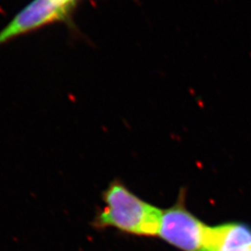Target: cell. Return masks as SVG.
Returning a JSON list of instances; mask_svg holds the SVG:
<instances>
[{
  "label": "cell",
  "instance_id": "1",
  "mask_svg": "<svg viewBox=\"0 0 251 251\" xmlns=\"http://www.w3.org/2000/svg\"><path fill=\"white\" fill-rule=\"evenodd\" d=\"M102 200L104 206L95 219L96 226L113 227L136 235L157 234L162 209L138 198L121 181H113Z\"/></svg>",
  "mask_w": 251,
  "mask_h": 251
},
{
  "label": "cell",
  "instance_id": "2",
  "mask_svg": "<svg viewBox=\"0 0 251 251\" xmlns=\"http://www.w3.org/2000/svg\"><path fill=\"white\" fill-rule=\"evenodd\" d=\"M76 9L65 0H32L0 30V46L58 23L73 29Z\"/></svg>",
  "mask_w": 251,
  "mask_h": 251
},
{
  "label": "cell",
  "instance_id": "3",
  "mask_svg": "<svg viewBox=\"0 0 251 251\" xmlns=\"http://www.w3.org/2000/svg\"><path fill=\"white\" fill-rule=\"evenodd\" d=\"M209 226L191 213L184 197L168 209L161 210L157 234L164 241L182 251H206Z\"/></svg>",
  "mask_w": 251,
  "mask_h": 251
},
{
  "label": "cell",
  "instance_id": "4",
  "mask_svg": "<svg viewBox=\"0 0 251 251\" xmlns=\"http://www.w3.org/2000/svg\"><path fill=\"white\" fill-rule=\"evenodd\" d=\"M206 251H251V227L243 223L209 226Z\"/></svg>",
  "mask_w": 251,
  "mask_h": 251
}]
</instances>
